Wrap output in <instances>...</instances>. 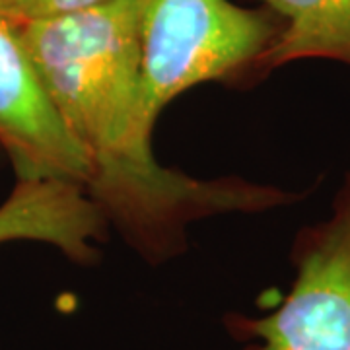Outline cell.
I'll return each instance as SVG.
<instances>
[{
    "label": "cell",
    "instance_id": "obj_3",
    "mask_svg": "<svg viewBox=\"0 0 350 350\" xmlns=\"http://www.w3.org/2000/svg\"><path fill=\"white\" fill-rule=\"evenodd\" d=\"M290 259L294 282L262 317L230 319L247 350H350V172L323 220L296 234Z\"/></svg>",
    "mask_w": 350,
    "mask_h": 350
},
{
    "label": "cell",
    "instance_id": "obj_7",
    "mask_svg": "<svg viewBox=\"0 0 350 350\" xmlns=\"http://www.w3.org/2000/svg\"><path fill=\"white\" fill-rule=\"evenodd\" d=\"M109 2L113 0H0V14L12 24L22 25L33 20L96 8Z\"/></svg>",
    "mask_w": 350,
    "mask_h": 350
},
{
    "label": "cell",
    "instance_id": "obj_1",
    "mask_svg": "<svg viewBox=\"0 0 350 350\" xmlns=\"http://www.w3.org/2000/svg\"><path fill=\"white\" fill-rule=\"evenodd\" d=\"M18 29L55 109L90 162L88 195L146 259L175 255L191 222L265 213L300 197L238 177L197 179L158 163L140 115L137 0H113Z\"/></svg>",
    "mask_w": 350,
    "mask_h": 350
},
{
    "label": "cell",
    "instance_id": "obj_2",
    "mask_svg": "<svg viewBox=\"0 0 350 350\" xmlns=\"http://www.w3.org/2000/svg\"><path fill=\"white\" fill-rule=\"evenodd\" d=\"M140 115L148 131L191 88L261 76L282 31L269 8L232 0H137Z\"/></svg>",
    "mask_w": 350,
    "mask_h": 350
},
{
    "label": "cell",
    "instance_id": "obj_5",
    "mask_svg": "<svg viewBox=\"0 0 350 350\" xmlns=\"http://www.w3.org/2000/svg\"><path fill=\"white\" fill-rule=\"evenodd\" d=\"M109 220L82 185L66 179H18L0 204V245L41 241L75 262L98 259L96 243L105 241Z\"/></svg>",
    "mask_w": 350,
    "mask_h": 350
},
{
    "label": "cell",
    "instance_id": "obj_6",
    "mask_svg": "<svg viewBox=\"0 0 350 350\" xmlns=\"http://www.w3.org/2000/svg\"><path fill=\"white\" fill-rule=\"evenodd\" d=\"M282 20V31L262 61L273 72L298 61L350 66V0H261Z\"/></svg>",
    "mask_w": 350,
    "mask_h": 350
},
{
    "label": "cell",
    "instance_id": "obj_4",
    "mask_svg": "<svg viewBox=\"0 0 350 350\" xmlns=\"http://www.w3.org/2000/svg\"><path fill=\"white\" fill-rule=\"evenodd\" d=\"M0 148L18 179H66L86 189L90 162L31 63L18 25L0 14Z\"/></svg>",
    "mask_w": 350,
    "mask_h": 350
}]
</instances>
